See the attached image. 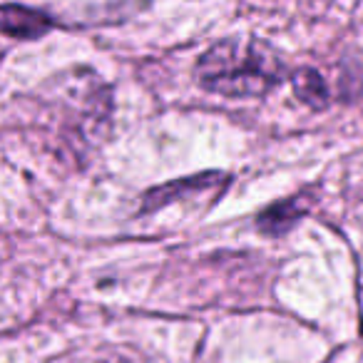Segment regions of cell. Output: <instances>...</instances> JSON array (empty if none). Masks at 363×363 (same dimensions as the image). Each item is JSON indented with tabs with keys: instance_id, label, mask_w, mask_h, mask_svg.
I'll return each instance as SVG.
<instances>
[{
	"instance_id": "obj_1",
	"label": "cell",
	"mask_w": 363,
	"mask_h": 363,
	"mask_svg": "<svg viewBox=\"0 0 363 363\" xmlns=\"http://www.w3.org/2000/svg\"><path fill=\"white\" fill-rule=\"evenodd\" d=\"M286 65L277 50L259 40H222L194 67L197 82L224 97H259L284 80Z\"/></svg>"
},
{
	"instance_id": "obj_2",
	"label": "cell",
	"mask_w": 363,
	"mask_h": 363,
	"mask_svg": "<svg viewBox=\"0 0 363 363\" xmlns=\"http://www.w3.org/2000/svg\"><path fill=\"white\" fill-rule=\"evenodd\" d=\"M48 110L57 120L60 140L82 152L100 140L110 112V95L95 75L75 72L72 77H60L57 95L48 100Z\"/></svg>"
},
{
	"instance_id": "obj_3",
	"label": "cell",
	"mask_w": 363,
	"mask_h": 363,
	"mask_svg": "<svg viewBox=\"0 0 363 363\" xmlns=\"http://www.w3.org/2000/svg\"><path fill=\"white\" fill-rule=\"evenodd\" d=\"M224 179H227V177L209 172V174L189 177V179H179V182H172V184H164V187H157L145 194V212L157 209V207H164V204H169V202H177V199L184 197V194H189V192L202 194V192H207V189L222 184Z\"/></svg>"
},
{
	"instance_id": "obj_4",
	"label": "cell",
	"mask_w": 363,
	"mask_h": 363,
	"mask_svg": "<svg viewBox=\"0 0 363 363\" xmlns=\"http://www.w3.org/2000/svg\"><path fill=\"white\" fill-rule=\"evenodd\" d=\"M52 28V21L48 16L23 6H6L3 8V33L18 40H35L45 35Z\"/></svg>"
},
{
	"instance_id": "obj_5",
	"label": "cell",
	"mask_w": 363,
	"mask_h": 363,
	"mask_svg": "<svg viewBox=\"0 0 363 363\" xmlns=\"http://www.w3.org/2000/svg\"><path fill=\"white\" fill-rule=\"evenodd\" d=\"M291 85H294V95L303 105L313 107V110H321V107H326L331 102V92H328L326 80L313 67H301V70L294 72Z\"/></svg>"
},
{
	"instance_id": "obj_6",
	"label": "cell",
	"mask_w": 363,
	"mask_h": 363,
	"mask_svg": "<svg viewBox=\"0 0 363 363\" xmlns=\"http://www.w3.org/2000/svg\"><path fill=\"white\" fill-rule=\"evenodd\" d=\"M303 214V207L296 197L286 199V202H279L274 207H269L262 217L257 219V227L264 234H281L286 229H291L298 222V217Z\"/></svg>"
}]
</instances>
